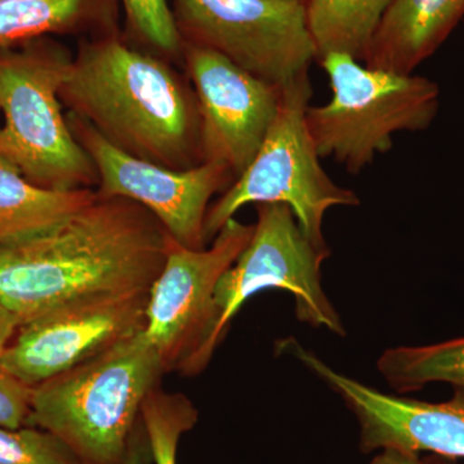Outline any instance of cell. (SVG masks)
<instances>
[{"mask_svg":"<svg viewBox=\"0 0 464 464\" xmlns=\"http://www.w3.org/2000/svg\"><path fill=\"white\" fill-rule=\"evenodd\" d=\"M279 355L292 356L343 400L360 427L362 453L401 449L420 454L464 458V387L444 402L389 395L340 373L295 337L276 342Z\"/></svg>","mask_w":464,"mask_h":464,"instance_id":"7c38bea8","label":"cell"},{"mask_svg":"<svg viewBox=\"0 0 464 464\" xmlns=\"http://www.w3.org/2000/svg\"><path fill=\"white\" fill-rule=\"evenodd\" d=\"M317 58L332 52L364 60L393 0H304Z\"/></svg>","mask_w":464,"mask_h":464,"instance_id":"2e32d148","label":"cell"},{"mask_svg":"<svg viewBox=\"0 0 464 464\" xmlns=\"http://www.w3.org/2000/svg\"><path fill=\"white\" fill-rule=\"evenodd\" d=\"M150 290L72 299L18 328L0 368L34 387L143 331Z\"/></svg>","mask_w":464,"mask_h":464,"instance_id":"30bf717a","label":"cell"},{"mask_svg":"<svg viewBox=\"0 0 464 464\" xmlns=\"http://www.w3.org/2000/svg\"><path fill=\"white\" fill-rule=\"evenodd\" d=\"M60 99L130 157L173 170L203 163L194 88L166 61L114 35L81 45Z\"/></svg>","mask_w":464,"mask_h":464,"instance_id":"7a4b0ae2","label":"cell"},{"mask_svg":"<svg viewBox=\"0 0 464 464\" xmlns=\"http://www.w3.org/2000/svg\"><path fill=\"white\" fill-rule=\"evenodd\" d=\"M256 209L258 218L252 239L217 284L218 344L243 304L268 289L293 295L299 322L344 337L342 317L323 286L322 267L331 249L316 246L285 204H258Z\"/></svg>","mask_w":464,"mask_h":464,"instance_id":"9c48e42d","label":"cell"},{"mask_svg":"<svg viewBox=\"0 0 464 464\" xmlns=\"http://www.w3.org/2000/svg\"><path fill=\"white\" fill-rule=\"evenodd\" d=\"M123 464H154L152 460L151 447H150L148 433L143 427L141 415L134 427Z\"/></svg>","mask_w":464,"mask_h":464,"instance_id":"603a6c76","label":"cell"},{"mask_svg":"<svg viewBox=\"0 0 464 464\" xmlns=\"http://www.w3.org/2000/svg\"><path fill=\"white\" fill-rule=\"evenodd\" d=\"M128 23L149 47L168 57L182 56L183 43L168 0H121Z\"/></svg>","mask_w":464,"mask_h":464,"instance_id":"ffe728a7","label":"cell"},{"mask_svg":"<svg viewBox=\"0 0 464 464\" xmlns=\"http://www.w3.org/2000/svg\"><path fill=\"white\" fill-rule=\"evenodd\" d=\"M33 387L0 368V427H27L32 411Z\"/></svg>","mask_w":464,"mask_h":464,"instance_id":"7402d4cb","label":"cell"},{"mask_svg":"<svg viewBox=\"0 0 464 464\" xmlns=\"http://www.w3.org/2000/svg\"><path fill=\"white\" fill-rule=\"evenodd\" d=\"M97 198L96 188L57 191L39 188L16 168L0 161V246L52 230Z\"/></svg>","mask_w":464,"mask_h":464,"instance_id":"9a60e30c","label":"cell"},{"mask_svg":"<svg viewBox=\"0 0 464 464\" xmlns=\"http://www.w3.org/2000/svg\"><path fill=\"white\" fill-rule=\"evenodd\" d=\"M0 464H82L56 436L35 427H0Z\"/></svg>","mask_w":464,"mask_h":464,"instance_id":"44dd1931","label":"cell"},{"mask_svg":"<svg viewBox=\"0 0 464 464\" xmlns=\"http://www.w3.org/2000/svg\"><path fill=\"white\" fill-rule=\"evenodd\" d=\"M426 462L429 464H454L449 462L448 458L439 456L429 458V459H426Z\"/></svg>","mask_w":464,"mask_h":464,"instance_id":"484cf974","label":"cell"},{"mask_svg":"<svg viewBox=\"0 0 464 464\" xmlns=\"http://www.w3.org/2000/svg\"><path fill=\"white\" fill-rule=\"evenodd\" d=\"M199 413L183 393L154 387L142 402L141 420L148 433L154 464H177L183 433L194 429Z\"/></svg>","mask_w":464,"mask_h":464,"instance_id":"d6986e66","label":"cell"},{"mask_svg":"<svg viewBox=\"0 0 464 464\" xmlns=\"http://www.w3.org/2000/svg\"><path fill=\"white\" fill-rule=\"evenodd\" d=\"M108 0H0V48L105 23Z\"/></svg>","mask_w":464,"mask_h":464,"instance_id":"e0dca14e","label":"cell"},{"mask_svg":"<svg viewBox=\"0 0 464 464\" xmlns=\"http://www.w3.org/2000/svg\"><path fill=\"white\" fill-rule=\"evenodd\" d=\"M311 96L308 74L284 85L276 118L257 155L208 209L207 243L241 208L280 203L293 210L302 230L316 246L329 248L323 231L326 212L335 207L360 206L356 192L333 181L320 163L306 121Z\"/></svg>","mask_w":464,"mask_h":464,"instance_id":"8992f818","label":"cell"},{"mask_svg":"<svg viewBox=\"0 0 464 464\" xmlns=\"http://www.w3.org/2000/svg\"><path fill=\"white\" fill-rule=\"evenodd\" d=\"M183 44L221 54L250 75L284 87L317 60L304 0H174Z\"/></svg>","mask_w":464,"mask_h":464,"instance_id":"ba28073f","label":"cell"},{"mask_svg":"<svg viewBox=\"0 0 464 464\" xmlns=\"http://www.w3.org/2000/svg\"><path fill=\"white\" fill-rule=\"evenodd\" d=\"M72 61L52 44L0 51V161L50 190L99 186L96 167L63 112L60 92Z\"/></svg>","mask_w":464,"mask_h":464,"instance_id":"277c9868","label":"cell"},{"mask_svg":"<svg viewBox=\"0 0 464 464\" xmlns=\"http://www.w3.org/2000/svg\"><path fill=\"white\" fill-rule=\"evenodd\" d=\"M20 328V322L12 311L0 302V356L14 340Z\"/></svg>","mask_w":464,"mask_h":464,"instance_id":"cb8c5ba5","label":"cell"},{"mask_svg":"<svg viewBox=\"0 0 464 464\" xmlns=\"http://www.w3.org/2000/svg\"><path fill=\"white\" fill-rule=\"evenodd\" d=\"M464 17V0H393L362 63L413 74Z\"/></svg>","mask_w":464,"mask_h":464,"instance_id":"5bb4252c","label":"cell"},{"mask_svg":"<svg viewBox=\"0 0 464 464\" xmlns=\"http://www.w3.org/2000/svg\"><path fill=\"white\" fill-rule=\"evenodd\" d=\"M253 231L255 225L232 218L209 248L188 249L173 240L150 288L143 331L166 373L194 375L209 364L218 347L217 284L246 248Z\"/></svg>","mask_w":464,"mask_h":464,"instance_id":"52a82bcc","label":"cell"},{"mask_svg":"<svg viewBox=\"0 0 464 464\" xmlns=\"http://www.w3.org/2000/svg\"><path fill=\"white\" fill-rule=\"evenodd\" d=\"M182 57L199 105L203 163L221 164L237 179L276 118L283 87L207 48L183 44Z\"/></svg>","mask_w":464,"mask_h":464,"instance_id":"4fadbf2b","label":"cell"},{"mask_svg":"<svg viewBox=\"0 0 464 464\" xmlns=\"http://www.w3.org/2000/svg\"><path fill=\"white\" fill-rule=\"evenodd\" d=\"M143 331L34 386L27 427L56 436L82 464H123L143 400L166 373Z\"/></svg>","mask_w":464,"mask_h":464,"instance_id":"3957f363","label":"cell"},{"mask_svg":"<svg viewBox=\"0 0 464 464\" xmlns=\"http://www.w3.org/2000/svg\"><path fill=\"white\" fill-rule=\"evenodd\" d=\"M332 99L308 106L306 121L320 158L357 174L393 146L400 132H422L438 116L440 88L415 74L372 69L346 53L317 58Z\"/></svg>","mask_w":464,"mask_h":464,"instance_id":"5b68a950","label":"cell"},{"mask_svg":"<svg viewBox=\"0 0 464 464\" xmlns=\"http://www.w3.org/2000/svg\"><path fill=\"white\" fill-rule=\"evenodd\" d=\"M66 118L76 141L96 167L100 197L132 200L146 208L179 246L207 248L204 226L210 200L235 181L227 168L206 161L173 170L149 163L110 145L83 119L72 112Z\"/></svg>","mask_w":464,"mask_h":464,"instance_id":"8fae6325","label":"cell"},{"mask_svg":"<svg viewBox=\"0 0 464 464\" xmlns=\"http://www.w3.org/2000/svg\"><path fill=\"white\" fill-rule=\"evenodd\" d=\"M371 464H429L420 459V454L401 450V449H382L380 456L374 458Z\"/></svg>","mask_w":464,"mask_h":464,"instance_id":"d4e9b609","label":"cell"},{"mask_svg":"<svg viewBox=\"0 0 464 464\" xmlns=\"http://www.w3.org/2000/svg\"><path fill=\"white\" fill-rule=\"evenodd\" d=\"M172 243L146 208L99 195L52 230L0 246V302L21 326L72 299L150 290Z\"/></svg>","mask_w":464,"mask_h":464,"instance_id":"6da1fadb","label":"cell"},{"mask_svg":"<svg viewBox=\"0 0 464 464\" xmlns=\"http://www.w3.org/2000/svg\"><path fill=\"white\" fill-rule=\"evenodd\" d=\"M377 368L396 392H413L430 383L464 387V338L429 346H400L384 351Z\"/></svg>","mask_w":464,"mask_h":464,"instance_id":"ac0fdd59","label":"cell"}]
</instances>
